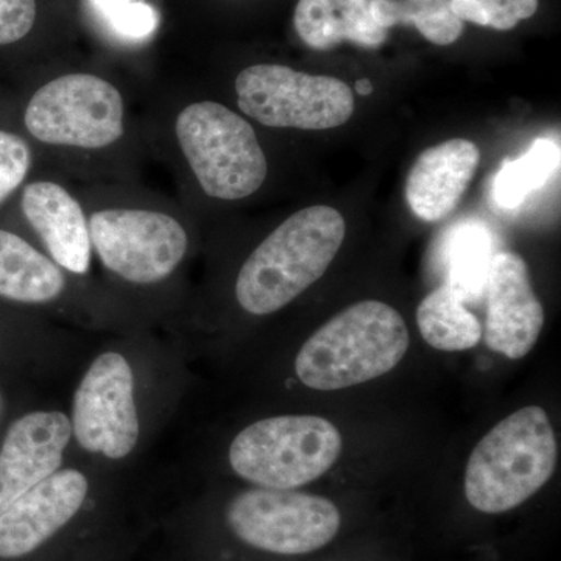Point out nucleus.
<instances>
[{"label":"nucleus","mask_w":561,"mask_h":561,"mask_svg":"<svg viewBox=\"0 0 561 561\" xmlns=\"http://www.w3.org/2000/svg\"><path fill=\"white\" fill-rule=\"evenodd\" d=\"M238 105L265 127L330 130L354 113V94L345 81L311 76L280 65H254L236 79Z\"/></svg>","instance_id":"6"},{"label":"nucleus","mask_w":561,"mask_h":561,"mask_svg":"<svg viewBox=\"0 0 561 561\" xmlns=\"http://www.w3.org/2000/svg\"><path fill=\"white\" fill-rule=\"evenodd\" d=\"M21 206L55 264L76 275L90 271V224L80 203L65 187L35 181L22 192Z\"/></svg>","instance_id":"15"},{"label":"nucleus","mask_w":561,"mask_h":561,"mask_svg":"<svg viewBox=\"0 0 561 561\" xmlns=\"http://www.w3.org/2000/svg\"><path fill=\"white\" fill-rule=\"evenodd\" d=\"M342 435L316 415L271 416L239 432L230 446L232 471L262 489L295 490L321 478L342 453Z\"/></svg>","instance_id":"4"},{"label":"nucleus","mask_w":561,"mask_h":561,"mask_svg":"<svg viewBox=\"0 0 561 561\" xmlns=\"http://www.w3.org/2000/svg\"><path fill=\"white\" fill-rule=\"evenodd\" d=\"M357 94L360 95H370L373 92V83L368 79H362L356 83Z\"/></svg>","instance_id":"26"},{"label":"nucleus","mask_w":561,"mask_h":561,"mask_svg":"<svg viewBox=\"0 0 561 561\" xmlns=\"http://www.w3.org/2000/svg\"><path fill=\"white\" fill-rule=\"evenodd\" d=\"M409 343L408 327L397 309L365 300L313 332L295 359V371L312 390L348 389L393 370Z\"/></svg>","instance_id":"2"},{"label":"nucleus","mask_w":561,"mask_h":561,"mask_svg":"<svg viewBox=\"0 0 561 561\" xmlns=\"http://www.w3.org/2000/svg\"><path fill=\"white\" fill-rule=\"evenodd\" d=\"M181 151L206 195L241 201L260 190L268 165L253 127L217 102L186 106L175 124Z\"/></svg>","instance_id":"5"},{"label":"nucleus","mask_w":561,"mask_h":561,"mask_svg":"<svg viewBox=\"0 0 561 561\" xmlns=\"http://www.w3.org/2000/svg\"><path fill=\"white\" fill-rule=\"evenodd\" d=\"M371 0H298L295 31L306 46L328 50L343 41L362 47L381 46L389 32L371 16Z\"/></svg>","instance_id":"16"},{"label":"nucleus","mask_w":561,"mask_h":561,"mask_svg":"<svg viewBox=\"0 0 561 561\" xmlns=\"http://www.w3.org/2000/svg\"><path fill=\"white\" fill-rule=\"evenodd\" d=\"M69 420L84 451L110 460L130 456L140 432L130 362L116 351L95 357L73 394Z\"/></svg>","instance_id":"10"},{"label":"nucleus","mask_w":561,"mask_h":561,"mask_svg":"<svg viewBox=\"0 0 561 561\" xmlns=\"http://www.w3.org/2000/svg\"><path fill=\"white\" fill-rule=\"evenodd\" d=\"M493 241L479 224H465L454 232L448 247L449 279L465 301L476 302L486 290Z\"/></svg>","instance_id":"21"},{"label":"nucleus","mask_w":561,"mask_h":561,"mask_svg":"<svg viewBox=\"0 0 561 561\" xmlns=\"http://www.w3.org/2000/svg\"><path fill=\"white\" fill-rule=\"evenodd\" d=\"M485 294L483 341L494 353L523 359L534 350L545 327V308L531 286L526 261L512 251L494 254Z\"/></svg>","instance_id":"11"},{"label":"nucleus","mask_w":561,"mask_h":561,"mask_svg":"<svg viewBox=\"0 0 561 561\" xmlns=\"http://www.w3.org/2000/svg\"><path fill=\"white\" fill-rule=\"evenodd\" d=\"M537 10L538 0H451V11L463 24L472 22L496 31H512Z\"/></svg>","instance_id":"23"},{"label":"nucleus","mask_w":561,"mask_h":561,"mask_svg":"<svg viewBox=\"0 0 561 561\" xmlns=\"http://www.w3.org/2000/svg\"><path fill=\"white\" fill-rule=\"evenodd\" d=\"M88 224L91 245L102 264L119 278L139 286L169 278L190 247L183 225L158 210H99Z\"/></svg>","instance_id":"9"},{"label":"nucleus","mask_w":561,"mask_h":561,"mask_svg":"<svg viewBox=\"0 0 561 561\" xmlns=\"http://www.w3.org/2000/svg\"><path fill=\"white\" fill-rule=\"evenodd\" d=\"M416 323L427 345L438 351L471 350L482 339L481 321L449 283L442 284L420 302Z\"/></svg>","instance_id":"18"},{"label":"nucleus","mask_w":561,"mask_h":561,"mask_svg":"<svg viewBox=\"0 0 561 561\" xmlns=\"http://www.w3.org/2000/svg\"><path fill=\"white\" fill-rule=\"evenodd\" d=\"M227 523L250 548L276 556H305L334 540L342 515L328 497L257 486L230 502Z\"/></svg>","instance_id":"7"},{"label":"nucleus","mask_w":561,"mask_h":561,"mask_svg":"<svg viewBox=\"0 0 561 561\" xmlns=\"http://www.w3.org/2000/svg\"><path fill=\"white\" fill-rule=\"evenodd\" d=\"M556 432L538 405L519 409L497 423L476 446L465 471V496L486 515L519 507L552 478Z\"/></svg>","instance_id":"3"},{"label":"nucleus","mask_w":561,"mask_h":561,"mask_svg":"<svg viewBox=\"0 0 561 561\" xmlns=\"http://www.w3.org/2000/svg\"><path fill=\"white\" fill-rule=\"evenodd\" d=\"M559 165V146L548 138L535 140L524 157L502 164L493 181L494 203L505 210L519 208L530 194L548 183Z\"/></svg>","instance_id":"19"},{"label":"nucleus","mask_w":561,"mask_h":561,"mask_svg":"<svg viewBox=\"0 0 561 561\" xmlns=\"http://www.w3.org/2000/svg\"><path fill=\"white\" fill-rule=\"evenodd\" d=\"M70 438L69 416L58 411L27 413L11 424L0 448V513L61 470Z\"/></svg>","instance_id":"13"},{"label":"nucleus","mask_w":561,"mask_h":561,"mask_svg":"<svg viewBox=\"0 0 561 561\" xmlns=\"http://www.w3.org/2000/svg\"><path fill=\"white\" fill-rule=\"evenodd\" d=\"M36 14V0H0V47L13 46L28 36Z\"/></svg>","instance_id":"25"},{"label":"nucleus","mask_w":561,"mask_h":561,"mask_svg":"<svg viewBox=\"0 0 561 561\" xmlns=\"http://www.w3.org/2000/svg\"><path fill=\"white\" fill-rule=\"evenodd\" d=\"M371 16L382 28L415 25L421 35L437 46L456 43L463 22L451 11V0H371Z\"/></svg>","instance_id":"20"},{"label":"nucleus","mask_w":561,"mask_h":561,"mask_svg":"<svg viewBox=\"0 0 561 561\" xmlns=\"http://www.w3.org/2000/svg\"><path fill=\"white\" fill-rule=\"evenodd\" d=\"M2 412H3V397H2V393H0V416H2Z\"/></svg>","instance_id":"27"},{"label":"nucleus","mask_w":561,"mask_h":561,"mask_svg":"<svg viewBox=\"0 0 561 561\" xmlns=\"http://www.w3.org/2000/svg\"><path fill=\"white\" fill-rule=\"evenodd\" d=\"M342 214L330 206L298 210L243 262L236 298L243 311L271 316L317 283L345 241Z\"/></svg>","instance_id":"1"},{"label":"nucleus","mask_w":561,"mask_h":561,"mask_svg":"<svg viewBox=\"0 0 561 561\" xmlns=\"http://www.w3.org/2000/svg\"><path fill=\"white\" fill-rule=\"evenodd\" d=\"M124 98L92 73H68L41 87L25 108L33 138L49 146L105 149L124 135Z\"/></svg>","instance_id":"8"},{"label":"nucleus","mask_w":561,"mask_h":561,"mask_svg":"<svg viewBox=\"0 0 561 561\" xmlns=\"http://www.w3.org/2000/svg\"><path fill=\"white\" fill-rule=\"evenodd\" d=\"M479 161L481 151L468 139H449L424 150L405 181L409 208L430 224L445 219L459 205Z\"/></svg>","instance_id":"14"},{"label":"nucleus","mask_w":561,"mask_h":561,"mask_svg":"<svg viewBox=\"0 0 561 561\" xmlns=\"http://www.w3.org/2000/svg\"><path fill=\"white\" fill-rule=\"evenodd\" d=\"M32 151L16 133L0 130V205L27 179Z\"/></svg>","instance_id":"24"},{"label":"nucleus","mask_w":561,"mask_h":561,"mask_svg":"<svg viewBox=\"0 0 561 561\" xmlns=\"http://www.w3.org/2000/svg\"><path fill=\"white\" fill-rule=\"evenodd\" d=\"M99 20L114 35L125 39H146L158 27V14L144 0H90Z\"/></svg>","instance_id":"22"},{"label":"nucleus","mask_w":561,"mask_h":561,"mask_svg":"<svg viewBox=\"0 0 561 561\" xmlns=\"http://www.w3.org/2000/svg\"><path fill=\"white\" fill-rule=\"evenodd\" d=\"M66 278L54 261L14 232L0 230V298L44 305L57 300Z\"/></svg>","instance_id":"17"},{"label":"nucleus","mask_w":561,"mask_h":561,"mask_svg":"<svg viewBox=\"0 0 561 561\" xmlns=\"http://www.w3.org/2000/svg\"><path fill=\"white\" fill-rule=\"evenodd\" d=\"M90 491L87 476L58 470L0 513V559H21L50 540L80 512Z\"/></svg>","instance_id":"12"}]
</instances>
